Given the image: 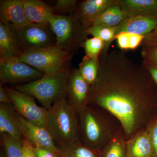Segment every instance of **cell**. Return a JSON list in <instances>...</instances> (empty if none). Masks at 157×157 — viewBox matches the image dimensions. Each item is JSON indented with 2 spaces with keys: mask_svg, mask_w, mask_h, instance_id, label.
Returning a JSON list of instances; mask_svg holds the SVG:
<instances>
[{
  "mask_svg": "<svg viewBox=\"0 0 157 157\" xmlns=\"http://www.w3.org/2000/svg\"><path fill=\"white\" fill-rule=\"evenodd\" d=\"M73 56L52 45L23 52L15 59L30 65L45 75H54L69 67Z\"/></svg>",
  "mask_w": 157,
  "mask_h": 157,
  "instance_id": "cell-6",
  "label": "cell"
},
{
  "mask_svg": "<svg viewBox=\"0 0 157 157\" xmlns=\"http://www.w3.org/2000/svg\"><path fill=\"white\" fill-rule=\"evenodd\" d=\"M147 128L153 149V157H157V116L153 119Z\"/></svg>",
  "mask_w": 157,
  "mask_h": 157,
  "instance_id": "cell-28",
  "label": "cell"
},
{
  "mask_svg": "<svg viewBox=\"0 0 157 157\" xmlns=\"http://www.w3.org/2000/svg\"><path fill=\"white\" fill-rule=\"evenodd\" d=\"M91 86L80 75L78 68L71 69L67 88V98L78 113L89 105Z\"/></svg>",
  "mask_w": 157,
  "mask_h": 157,
  "instance_id": "cell-10",
  "label": "cell"
},
{
  "mask_svg": "<svg viewBox=\"0 0 157 157\" xmlns=\"http://www.w3.org/2000/svg\"><path fill=\"white\" fill-rule=\"evenodd\" d=\"M46 128L56 145L80 140L78 113L70 105L67 97L59 100L48 109Z\"/></svg>",
  "mask_w": 157,
  "mask_h": 157,
  "instance_id": "cell-2",
  "label": "cell"
},
{
  "mask_svg": "<svg viewBox=\"0 0 157 157\" xmlns=\"http://www.w3.org/2000/svg\"><path fill=\"white\" fill-rule=\"evenodd\" d=\"M33 148L36 157H59L52 152L43 147L33 146Z\"/></svg>",
  "mask_w": 157,
  "mask_h": 157,
  "instance_id": "cell-32",
  "label": "cell"
},
{
  "mask_svg": "<svg viewBox=\"0 0 157 157\" xmlns=\"http://www.w3.org/2000/svg\"><path fill=\"white\" fill-rule=\"evenodd\" d=\"M128 17L137 15H157V0H118Z\"/></svg>",
  "mask_w": 157,
  "mask_h": 157,
  "instance_id": "cell-19",
  "label": "cell"
},
{
  "mask_svg": "<svg viewBox=\"0 0 157 157\" xmlns=\"http://www.w3.org/2000/svg\"><path fill=\"white\" fill-rule=\"evenodd\" d=\"M128 16L119 3L109 6L96 20L93 25H101L116 27L119 25Z\"/></svg>",
  "mask_w": 157,
  "mask_h": 157,
  "instance_id": "cell-21",
  "label": "cell"
},
{
  "mask_svg": "<svg viewBox=\"0 0 157 157\" xmlns=\"http://www.w3.org/2000/svg\"><path fill=\"white\" fill-rule=\"evenodd\" d=\"M15 111L30 122L46 128L48 110L37 105L33 96L17 90L14 88L5 86Z\"/></svg>",
  "mask_w": 157,
  "mask_h": 157,
  "instance_id": "cell-8",
  "label": "cell"
},
{
  "mask_svg": "<svg viewBox=\"0 0 157 157\" xmlns=\"http://www.w3.org/2000/svg\"><path fill=\"white\" fill-rule=\"evenodd\" d=\"M0 103L12 104L11 99L6 92L3 85L0 83Z\"/></svg>",
  "mask_w": 157,
  "mask_h": 157,
  "instance_id": "cell-34",
  "label": "cell"
},
{
  "mask_svg": "<svg viewBox=\"0 0 157 157\" xmlns=\"http://www.w3.org/2000/svg\"><path fill=\"white\" fill-rule=\"evenodd\" d=\"M126 157H153L147 126L127 140Z\"/></svg>",
  "mask_w": 157,
  "mask_h": 157,
  "instance_id": "cell-18",
  "label": "cell"
},
{
  "mask_svg": "<svg viewBox=\"0 0 157 157\" xmlns=\"http://www.w3.org/2000/svg\"><path fill=\"white\" fill-rule=\"evenodd\" d=\"M78 1L76 0H58L52 7L53 14L61 16H69L75 13Z\"/></svg>",
  "mask_w": 157,
  "mask_h": 157,
  "instance_id": "cell-27",
  "label": "cell"
},
{
  "mask_svg": "<svg viewBox=\"0 0 157 157\" xmlns=\"http://www.w3.org/2000/svg\"><path fill=\"white\" fill-rule=\"evenodd\" d=\"M44 75L30 65L15 58L0 59L1 84L29 83L41 78Z\"/></svg>",
  "mask_w": 157,
  "mask_h": 157,
  "instance_id": "cell-9",
  "label": "cell"
},
{
  "mask_svg": "<svg viewBox=\"0 0 157 157\" xmlns=\"http://www.w3.org/2000/svg\"><path fill=\"white\" fill-rule=\"evenodd\" d=\"M157 28V15H137L129 16L116 27V36L121 33L146 36Z\"/></svg>",
  "mask_w": 157,
  "mask_h": 157,
  "instance_id": "cell-12",
  "label": "cell"
},
{
  "mask_svg": "<svg viewBox=\"0 0 157 157\" xmlns=\"http://www.w3.org/2000/svg\"><path fill=\"white\" fill-rule=\"evenodd\" d=\"M18 116L25 138L32 146L46 149L61 157L53 137L48 129L30 122L18 113Z\"/></svg>",
  "mask_w": 157,
  "mask_h": 157,
  "instance_id": "cell-11",
  "label": "cell"
},
{
  "mask_svg": "<svg viewBox=\"0 0 157 157\" xmlns=\"http://www.w3.org/2000/svg\"><path fill=\"white\" fill-rule=\"evenodd\" d=\"M99 68V59L90 58L85 55L78 69L82 78L92 86L98 80Z\"/></svg>",
  "mask_w": 157,
  "mask_h": 157,
  "instance_id": "cell-23",
  "label": "cell"
},
{
  "mask_svg": "<svg viewBox=\"0 0 157 157\" xmlns=\"http://www.w3.org/2000/svg\"><path fill=\"white\" fill-rule=\"evenodd\" d=\"M0 19L13 27L29 23L25 11L22 0H2L0 2Z\"/></svg>",
  "mask_w": 157,
  "mask_h": 157,
  "instance_id": "cell-15",
  "label": "cell"
},
{
  "mask_svg": "<svg viewBox=\"0 0 157 157\" xmlns=\"http://www.w3.org/2000/svg\"><path fill=\"white\" fill-rule=\"evenodd\" d=\"M49 25L55 36L56 45L73 56L83 48L89 36L79 20L76 11L69 16L54 14Z\"/></svg>",
  "mask_w": 157,
  "mask_h": 157,
  "instance_id": "cell-5",
  "label": "cell"
},
{
  "mask_svg": "<svg viewBox=\"0 0 157 157\" xmlns=\"http://www.w3.org/2000/svg\"><path fill=\"white\" fill-rule=\"evenodd\" d=\"M141 66L149 73L155 83L157 85V66L147 59H142Z\"/></svg>",
  "mask_w": 157,
  "mask_h": 157,
  "instance_id": "cell-30",
  "label": "cell"
},
{
  "mask_svg": "<svg viewBox=\"0 0 157 157\" xmlns=\"http://www.w3.org/2000/svg\"><path fill=\"white\" fill-rule=\"evenodd\" d=\"M105 46V43L103 41L96 37H93L88 38L86 40L83 48L86 56L90 58L99 59Z\"/></svg>",
  "mask_w": 157,
  "mask_h": 157,
  "instance_id": "cell-26",
  "label": "cell"
},
{
  "mask_svg": "<svg viewBox=\"0 0 157 157\" xmlns=\"http://www.w3.org/2000/svg\"><path fill=\"white\" fill-rule=\"evenodd\" d=\"M2 157H4V156H2Z\"/></svg>",
  "mask_w": 157,
  "mask_h": 157,
  "instance_id": "cell-35",
  "label": "cell"
},
{
  "mask_svg": "<svg viewBox=\"0 0 157 157\" xmlns=\"http://www.w3.org/2000/svg\"><path fill=\"white\" fill-rule=\"evenodd\" d=\"M78 118L80 141L90 148L102 151L116 131L90 105L78 113Z\"/></svg>",
  "mask_w": 157,
  "mask_h": 157,
  "instance_id": "cell-4",
  "label": "cell"
},
{
  "mask_svg": "<svg viewBox=\"0 0 157 157\" xmlns=\"http://www.w3.org/2000/svg\"><path fill=\"white\" fill-rule=\"evenodd\" d=\"M103 108L119 121L128 139L157 116V85L141 65L124 51L101 52L98 80L91 87L89 104Z\"/></svg>",
  "mask_w": 157,
  "mask_h": 157,
  "instance_id": "cell-1",
  "label": "cell"
},
{
  "mask_svg": "<svg viewBox=\"0 0 157 157\" xmlns=\"http://www.w3.org/2000/svg\"><path fill=\"white\" fill-rule=\"evenodd\" d=\"M21 54L13 28L0 19V59L16 58Z\"/></svg>",
  "mask_w": 157,
  "mask_h": 157,
  "instance_id": "cell-17",
  "label": "cell"
},
{
  "mask_svg": "<svg viewBox=\"0 0 157 157\" xmlns=\"http://www.w3.org/2000/svg\"><path fill=\"white\" fill-rule=\"evenodd\" d=\"M12 27L22 53L56 45L55 36L50 25L29 23L18 27Z\"/></svg>",
  "mask_w": 157,
  "mask_h": 157,
  "instance_id": "cell-7",
  "label": "cell"
},
{
  "mask_svg": "<svg viewBox=\"0 0 157 157\" xmlns=\"http://www.w3.org/2000/svg\"><path fill=\"white\" fill-rule=\"evenodd\" d=\"M27 18L32 23L50 25L54 15L52 7L40 0H22Z\"/></svg>",
  "mask_w": 157,
  "mask_h": 157,
  "instance_id": "cell-16",
  "label": "cell"
},
{
  "mask_svg": "<svg viewBox=\"0 0 157 157\" xmlns=\"http://www.w3.org/2000/svg\"><path fill=\"white\" fill-rule=\"evenodd\" d=\"M118 0H84L78 2L76 13L79 20L87 29L94 24L100 14L109 6L118 2Z\"/></svg>",
  "mask_w": 157,
  "mask_h": 157,
  "instance_id": "cell-13",
  "label": "cell"
},
{
  "mask_svg": "<svg viewBox=\"0 0 157 157\" xmlns=\"http://www.w3.org/2000/svg\"><path fill=\"white\" fill-rule=\"evenodd\" d=\"M70 70L69 67L54 75L44 74L39 79L18 85L14 88L33 96L48 110L55 103L67 97Z\"/></svg>",
  "mask_w": 157,
  "mask_h": 157,
  "instance_id": "cell-3",
  "label": "cell"
},
{
  "mask_svg": "<svg viewBox=\"0 0 157 157\" xmlns=\"http://www.w3.org/2000/svg\"><path fill=\"white\" fill-rule=\"evenodd\" d=\"M124 132L116 131L102 151V157H126V142Z\"/></svg>",
  "mask_w": 157,
  "mask_h": 157,
  "instance_id": "cell-22",
  "label": "cell"
},
{
  "mask_svg": "<svg viewBox=\"0 0 157 157\" xmlns=\"http://www.w3.org/2000/svg\"><path fill=\"white\" fill-rule=\"evenodd\" d=\"M0 133L10 135L21 144L25 139L18 113L12 104L0 103Z\"/></svg>",
  "mask_w": 157,
  "mask_h": 157,
  "instance_id": "cell-14",
  "label": "cell"
},
{
  "mask_svg": "<svg viewBox=\"0 0 157 157\" xmlns=\"http://www.w3.org/2000/svg\"><path fill=\"white\" fill-rule=\"evenodd\" d=\"M141 54L142 58L147 59L157 66V47L142 46Z\"/></svg>",
  "mask_w": 157,
  "mask_h": 157,
  "instance_id": "cell-29",
  "label": "cell"
},
{
  "mask_svg": "<svg viewBox=\"0 0 157 157\" xmlns=\"http://www.w3.org/2000/svg\"><path fill=\"white\" fill-rule=\"evenodd\" d=\"M22 145L23 157H36L33 151V146L25 138Z\"/></svg>",
  "mask_w": 157,
  "mask_h": 157,
  "instance_id": "cell-33",
  "label": "cell"
},
{
  "mask_svg": "<svg viewBox=\"0 0 157 157\" xmlns=\"http://www.w3.org/2000/svg\"><path fill=\"white\" fill-rule=\"evenodd\" d=\"M140 46L157 47V28L144 37Z\"/></svg>",
  "mask_w": 157,
  "mask_h": 157,
  "instance_id": "cell-31",
  "label": "cell"
},
{
  "mask_svg": "<svg viewBox=\"0 0 157 157\" xmlns=\"http://www.w3.org/2000/svg\"><path fill=\"white\" fill-rule=\"evenodd\" d=\"M56 145L61 157H102V151L90 148L80 140Z\"/></svg>",
  "mask_w": 157,
  "mask_h": 157,
  "instance_id": "cell-20",
  "label": "cell"
},
{
  "mask_svg": "<svg viewBox=\"0 0 157 157\" xmlns=\"http://www.w3.org/2000/svg\"><path fill=\"white\" fill-rule=\"evenodd\" d=\"M116 27H110L101 25H93L86 29L89 35L101 39L105 43V46L102 52L108 51L111 43L114 40Z\"/></svg>",
  "mask_w": 157,
  "mask_h": 157,
  "instance_id": "cell-24",
  "label": "cell"
},
{
  "mask_svg": "<svg viewBox=\"0 0 157 157\" xmlns=\"http://www.w3.org/2000/svg\"><path fill=\"white\" fill-rule=\"evenodd\" d=\"M1 143L4 149V157H23L22 145L7 134H2Z\"/></svg>",
  "mask_w": 157,
  "mask_h": 157,
  "instance_id": "cell-25",
  "label": "cell"
}]
</instances>
